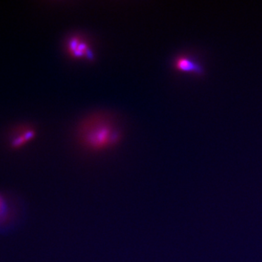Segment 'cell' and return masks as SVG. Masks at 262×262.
<instances>
[{"label": "cell", "mask_w": 262, "mask_h": 262, "mask_svg": "<svg viewBox=\"0 0 262 262\" xmlns=\"http://www.w3.org/2000/svg\"><path fill=\"white\" fill-rule=\"evenodd\" d=\"M78 139L83 147L92 151H102L116 145L121 134L111 117L104 114H94L81 122Z\"/></svg>", "instance_id": "cell-1"}, {"label": "cell", "mask_w": 262, "mask_h": 262, "mask_svg": "<svg viewBox=\"0 0 262 262\" xmlns=\"http://www.w3.org/2000/svg\"><path fill=\"white\" fill-rule=\"evenodd\" d=\"M9 145L12 149H18L34 139L36 130L29 125H20L10 132Z\"/></svg>", "instance_id": "cell-4"}, {"label": "cell", "mask_w": 262, "mask_h": 262, "mask_svg": "<svg viewBox=\"0 0 262 262\" xmlns=\"http://www.w3.org/2000/svg\"><path fill=\"white\" fill-rule=\"evenodd\" d=\"M66 51L71 58L75 59H87L94 61L95 55L91 45L81 35L71 36L65 44Z\"/></svg>", "instance_id": "cell-2"}, {"label": "cell", "mask_w": 262, "mask_h": 262, "mask_svg": "<svg viewBox=\"0 0 262 262\" xmlns=\"http://www.w3.org/2000/svg\"><path fill=\"white\" fill-rule=\"evenodd\" d=\"M11 210L6 196L0 192V228L9 222L12 216Z\"/></svg>", "instance_id": "cell-5"}, {"label": "cell", "mask_w": 262, "mask_h": 262, "mask_svg": "<svg viewBox=\"0 0 262 262\" xmlns=\"http://www.w3.org/2000/svg\"><path fill=\"white\" fill-rule=\"evenodd\" d=\"M173 66L176 70L194 75H203L205 72L203 65L198 61V58L190 54H182L176 57Z\"/></svg>", "instance_id": "cell-3"}]
</instances>
